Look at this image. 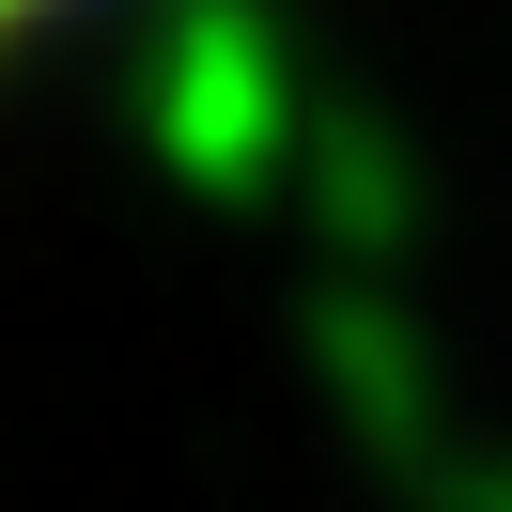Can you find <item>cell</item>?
<instances>
[{
    "label": "cell",
    "instance_id": "6da1fadb",
    "mask_svg": "<svg viewBox=\"0 0 512 512\" xmlns=\"http://www.w3.org/2000/svg\"><path fill=\"white\" fill-rule=\"evenodd\" d=\"M32 16H63V0H0V47H16V32H32Z\"/></svg>",
    "mask_w": 512,
    "mask_h": 512
}]
</instances>
